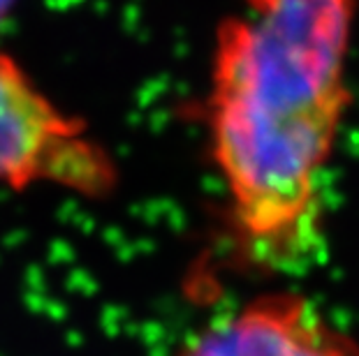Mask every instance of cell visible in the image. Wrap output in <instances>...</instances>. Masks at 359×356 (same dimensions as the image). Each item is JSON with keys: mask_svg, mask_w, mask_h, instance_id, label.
Masks as SVG:
<instances>
[{"mask_svg": "<svg viewBox=\"0 0 359 356\" xmlns=\"http://www.w3.org/2000/svg\"><path fill=\"white\" fill-rule=\"evenodd\" d=\"M359 0H236L213 28L206 146L241 264L292 273L325 238Z\"/></svg>", "mask_w": 359, "mask_h": 356, "instance_id": "obj_1", "label": "cell"}, {"mask_svg": "<svg viewBox=\"0 0 359 356\" xmlns=\"http://www.w3.org/2000/svg\"><path fill=\"white\" fill-rule=\"evenodd\" d=\"M0 187L112 199L121 167L89 121L52 98L12 51L0 49Z\"/></svg>", "mask_w": 359, "mask_h": 356, "instance_id": "obj_2", "label": "cell"}, {"mask_svg": "<svg viewBox=\"0 0 359 356\" xmlns=\"http://www.w3.org/2000/svg\"><path fill=\"white\" fill-rule=\"evenodd\" d=\"M169 356H359V340L297 289H267L218 312Z\"/></svg>", "mask_w": 359, "mask_h": 356, "instance_id": "obj_3", "label": "cell"}]
</instances>
